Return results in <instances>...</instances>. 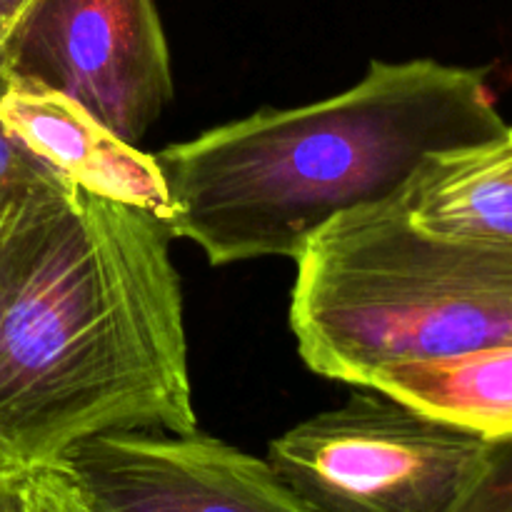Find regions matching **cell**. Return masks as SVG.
<instances>
[{
	"label": "cell",
	"mask_w": 512,
	"mask_h": 512,
	"mask_svg": "<svg viewBox=\"0 0 512 512\" xmlns=\"http://www.w3.org/2000/svg\"><path fill=\"white\" fill-rule=\"evenodd\" d=\"M0 512H25L23 475H20V468L0 465Z\"/></svg>",
	"instance_id": "obj_14"
},
{
	"label": "cell",
	"mask_w": 512,
	"mask_h": 512,
	"mask_svg": "<svg viewBox=\"0 0 512 512\" xmlns=\"http://www.w3.org/2000/svg\"><path fill=\"white\" fill-rule=\"evenodd\" d=\"M395 203L425 233L512 248V125L498 138L428 155Z\"/></svg>",
	"instance_id": "obj_8"
},
{
	"label": "cell",
	"mask_w": 512,
	"mask_h": 512,
	"mask_svg": "<svg viewBox=\"0 0 512 512\" xmlns=\"http://www.w3.org/2000/svg\"><path fill=\"white\" fill-rule=\"evenodd\" d=\"M485 450L470 430L360 388L285 430L265 460L305 512H453Z\"/></svg>",
	"instance_id": "obj_4"
},
{
	"label": "cell",
	"mask_w": 512,
	"mask_h": 512,
	"mask_svg": "<svg viewBox=\"0 0 512 512\" xmlns=\"http://www.w3.org/2000/svg\"><path fill=\"white\" fill-rule=\"evenodd\" d=\"M453 512H512V438L493 440Z\"/></svg>",
	"instance_id": "obj_11"
},
{
	"label": "cell",
	"mask_w": 512,
	"mask_h": 512,
	"mask_svg": "<svg viewBox=\"0 0 512 512\" xmlns=\"http://www.w3.org/2000/svg\"><path fill=\"white\" fill-rule=\"evenodd\" d=\"M363 388L383 390L488 443L512 438V345L383 365Z\"/></svg>",
	"instance_id": "obj_9"
},
{
	"label": "cell",
	"mask_w": 512,
	"mask_h": 512,
	"mask_svg": "<svg viewBox=\"0 0 512 512\" xmlns=\"http://www.w3.org/2000/svg\"><path fill=\"white\" fill-rule=\"evenodd\" d=\"M168 220L73 188L0 323V465L95 435L198 430Z\"/></svg>",
	"instance_id": "obj_1"
},
{
	"label": "cell",
	"mask_w": 512,
	"mask_h": 512,
	"mask_svg": "<svg viewBox=\"0 0 512 512\" xmlns=\"http://www.w3.org/2000/svg\"><path fill=\"white\" fill-rule=\"evenodd\" d=\"M0 125L35 160L83 193L173 218L155 155L120 138L85 105L25 75L0 83Z\"/></svg>",
	"instance_id": "obj_7"
},
{
	"label": "cell",
	"mask_w": 512,
	"mask_h": 512,
	"mask_svg": "<svg viewBox=\"0 0 512 512\" xmlns=\"http://www.w3.org/2000/svg\"><path fill=\"white\" fill-rule=\"evenodd\" d=\"M295 265L290 330L320 378L512 345V248L425 233L395 200L330 220Z\"/></svg>",
	"instance_id": "obj_3"
},
{
	"label": "cell",
	"mask_w": 512,
	"mask_h": 512,
	"mask_svg": "<svg viewBox=\"0 0 512 512\" xmlns=\"http://www.w3.org/2000/svg\"><path fill=\"white\" fill-rule=\"evenodd\" d=\"M25 512H93L83 503L68 475L55 463L20 468Z\"/></svg>",
	"instance_id": "obj_12"
},
{
	"label": "cell",
	"mask_w": 512,
	"mask_h": 512,
	"mask_svg": "<svg viewBox=\"0 0 512 512\" xmlns=\"http://www.w3.org/2000/svg\"><path fill=\"white\" fill-rule=\"evenodd\" d=\"M483 73L373 60L353 88L258 110L155 153L175 238L210 265L295 260L338 215L398 198L428 155L508 130Z\"/></svg>",
	"instance_id": "obj_2"
},
{
	"label": "cell",
	"mask_w": 512,
	"mask_h": 512,
	"mask_svg": "<svg viewBox=\"0 0 512 512\" xmlns=\"http://www.w3.org/2000/svg\"><path fill=\"white\" fill-rule=\"evenodd\" d=\"M3 78L5 75H0V83H3ZM50 183H68V180L55 175L53 170L45 168L40 160H35L33 155L25 153V150L5 133L3 125H0V193Z\"/></svg>",
	"instance_id": "obj_13"
},
{
	"label": "cell",
	"mask_w": 512,
	"mask_h": 512,
	"mask_svg": "<svg viewBox=\"0 0 512 512\" xmlns=\"http://www.w3.org/2000/svg\"><path fill=\"white\" fill-rule=\"evenodd\" d=\"M55 465L93 512H305L268 460L200 430L95 435Z\"/></svg>",
	"instance_id": "obj_6"
},
{
	"label": "cell",
	"mask_w": 512,
	"mask_h": 512,
	"mask_svg": "<svg viewBox=\"0 0 512 512\" xmlns=\"http://www.w3.org/2000/svg\"><path fill=\"white\" fill-rule=\"evenodd\" d=\"M5 73L78 100L133 145L175 95L155 0H33L8 45Z\"/></svg>",
	"instance_id": "obj_5"
},
{
	"label": "cell",
	"mask_w": 512,
	"mask_h": 512,
	"mask_svg": "<svg viewBox=\"0 0 512 512\" xmlns=\"http://www.w3.org/2000/svg\"><path fill=\"white\" fill-rule=\"evenodd\" d=\"M73 188L50 183L0 193V323L35 245Z\"/></svg>",
	"instance_id": "obj_10"
}]
</instances>
